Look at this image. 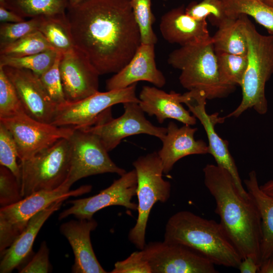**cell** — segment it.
<instances>
[{
  "instance_id": "16",
  "label": "cell",
  "mask_w": 273,
  "mask_h": 273,
  "mask_svg": "<svg viewBox=\"0 0 273 273\" xmlns=\"http://www.w3.org/2000/svg\"><path fill=\"white\" fill-rule=\"evenodd\" d=\"M59 70L67 102L81 100L99 92L100 74L87 57L75 47L62 54Z\"/></svg>"
},
{
  "instance_id": "38",
  "label": "cell",
  "mask_w": 273,
  "mask_h": 273,
  "mask_svg": "<svg viewBox=\"0 0 273 273\" xmlns=\"http://www.w3.org/2000/svg\"><path fill=\"white\" fill-rule=\"evenodd\" d=\"M23 198L20 184L7 167L0 166V205L4 207L17 203Z\"/></svg>"
},
{
  "instance_id": "13",
  "label": "cell",
  "mask_w": 273,
  "mask_h": 273,
  "mask_svg": "<svg viewBox=\"0 0 273 273\" xmlns=\"http://www.w3.org/2000/svg\"><path fill=\"white\" fill-rule=\"evenodd\" d=\"M123 104L124 111L120 117H110L82 129L96 134L108 152L115 148L123 139L132 135L143 133L157 137L161 141L164 139L167 127L156 126L147 120L139 103Z\"/></svg>"
},
{
  "instance_id": "9",
  "label": "cell",
  "mask_w": 273,
  "mask_h": 273,
  "mask_svg": "<svg viewBox=\"0 0 273 273\" xmlns=\"http://www.w3.org/2000/svg\"><path fill=\"white\" fill-rule=\"evenodd\" d=\"M137 83L119 89L98 92L81 100L57 105L52 124L83 129L103 120L111 107L127 102H140L136 95Z\"/></svg>"
},
{
  "instance_id": "14",
  "label": "cell",
  "mask_w": 273,
  "mask_h": 273,
  "mask_svg": "<svg viewBox=\"0 0 273 273\" xmlns=\"http://www.w3.org/2000/svg\"><path fill=\"white\" fill-rule=\"evenodd\" d=\"M137 183L135 169L126 172L98 194L67 202L72 206L61 212L58 218L61 220L73 215L77 219H90L97 211L114 205L137 210L138 204L131 201L136 195Z\"/></svg>"
},
{
  "instance_id": "23",
  "label": "cell",
  "mask_w": 273,
  "mask_h": 273,
  "mask_svg": "<svg viewBox=\"0 0 273 273\" xmlns=\"http://www.w3.org/2000/svg\"><path fill=\"white\" fill-rule=\"evenodd\" d=\"M66 198L61 199L40 210L29 220L22 232L1 254L0 272L10 273L20 265L29 255L40 229L55 211L59 210Z\"/></svg>"
},
{
  "instance_id": "4",
  "label": "cell",
  "mask_w": 273,
  "mask_h": 273,
  "mask_svg": "<svg viewBox=\"0 0 273 273\" xmlns=\"http://www.w3.org/2000/svg\"><path fill=\"white\" fill-rule=\"evenodd\" d=\"M167 62L180 71L179 80L184 88L201 92L207 100L225 98L234 90L235 86L226 84L220 77L212 37L173 50Z\"/></svg>"
},
{
  "instance_id": "46",
  "label": "cell",
  "mask_w": 273,
  "mask_h": 273,
  "mask_svg": "<svg viewBox=\"0 0 273 273\" xmlns=\"http://www.w3.org/2000/svg\"><path fill=\"white\" fill-rule=\"evenodd\" d=\"M262 2L268 6L273 8V0H261Z\"/></svg>"
},
{
  "instance_id": "15",
  "label": "cell",
  "mask_w": 273,
  "mask_h": 273,
  "mask_svg": "<svg viewBox=\"0 0 273 273\" xmlns=\"http://www.w3.org/2000/svg\"><path fill=\"white\" fill-rule=\"evenodd\" d=\"M183 95V103L200 121L206 131L209 154L212 155L217 165L224 168L231 174L242 196L246 199H250L249 194L242 185L235 160L229 150L228 142L221 138L215 129V125L222 123L225 118L219 117L217 113L211 115L207 113L205 106L207 99L203 93L188 90Z\"/></svg>"
},
{
  "instance_id": "2",
  "label": "cell",
  "mask_w": 273,
  "mask_h": 273,
  "mask_svg": "<svg viewBox=\"0 0 273 273\" xmlns=\"http://www.w3.org/2000/svg\"><path fill=\"white\" fill-rule=\"evenodd\" d=\"M204 183L216 203L220 223L242 259L251 257L260 265L261 218L251 198H243L231 174L224 168L207 164Z\"/></svg>"
},
{
  "instance_id": "24",
  "label": "cell",
  "mask_w": 273,
  "mask_h": 273,
  "mask_svg": "<svg viewBox=\"0 0 273 273\" xmlns=\"http://www.w3.org/2000/svg\"><path fill=\"white\" fill-rule=\"evenodd\" d=\"M244 183L247 192L257 207L261 218V264L273 254V197L261 191L255 170L249 172L248 178Z\"/></svg>"
},
{
  "instance_id": "28",
  "label": "cell",
  "mask_w": 273,
  "mask_h": 273,
  "mask_svg": "<svg viewBox=\"0 0 273 273\" xmlns=\"http://www.w3.org/2000/svg\"><path fill=\"white\" fill-rule=\"evenodd\" d=\"M230 18L250 16L273 35V8L261 0H221Z\"/></svg>"
},
{
  "instance_id": "31",
  "label": "cell",
  "mask_w": 273,
  "mask_h": 273,
  "mask_svg": "<svg viewBox=\"0 0 273 273\" xmlns=\"http://www.w3.org/2000/svg\"><path fill=\"white\" fill-rule=\"evenodd\" d=\"M218 68L226 84L241 85L247 65V56L216 52Z\"/></svg>"
},
{
  "instance_id": "3",
  "label": "cell",
  "mask_w": 273,
  "mask_h": 273,
  "mask_svg": "<svg viewBox=\"0 0 273 273\" xmlns=\"http://www.w3.org/2000/svg\"><path fill=\"white\" fill-rule=\"evenodd\" d=\"M164 241L183 245L215 265L238 268L242 258L220 222L191 211H179L168 219Z\"/></svg>"
},
{
  "instance_id": "33",
  "label": "cell",
  "mask_w": 273,
  "mask_h": 273,
  "mask_svg": "<svg viewBox=\"0 0 273 273\" xmlns=\"http://www.w3.org/2000/svg\"><path fill=\"white\" fill-rule=\"evenodd\" d=\"M25 113L16 90L0 66V119Z\"/></svg>"
},
{
  "instance_id": "25",
  "label": "cell",
  "mask_w": 273,
  "mask_h": 273,
  "mask_svg": "<svg viewBox=\"0 0 273 273\" xmlns=\"http://www.w3.org/2000/svg\"><path fill=\"white\" fill-rule=\"evenodd\" d=\"M216 26L218 29L212 37L216 52L247 55L248 44L244 14L236 18L229 17Z\"/></svg>"
},
{
  "instance_id": "20",
  "label": "cell",
  "mask_w": 273,
  "mask_h": 273,
  "mask_svg": "<svg viewBox=\"0 0 273 273\" xmlns=\"http://www.w3.org/2000/svg\"><path fill=\"white\" fill-rule=\"evenodd\" d=\"M159 29L168 42L181 47L206 41L211 38L206 20H198L187 14L184 6L170 10L160 19Z\"/></svg>"
},
{
  "instance_id": "45",
  "label": "cell",
  "mask_w": 273,
  "mask_h": 273,
  "mask_svg": "<svg viewBox=\"0 0 273 273\" xmlns=\"http://www.w3.org/2000/svg\"><path fill=\"white\" fill-rule=\"evenodd\" d=\"M83 0H69V7H73L74 6Z\"/></svg>"
},
{
  "instance_id": "39",
  "label": "cell",
  "mask_w": 273,
  "mask_h": 273,
  "mask_svg": "<svg viewBox=\"0 0 273 273\" xmlns=\"http://www.w3.org/2000/svg\"><path fill=\"white\" fill-rule=\"evenodd\" d=\"M111 273H152L149 262L141 250L131 253L124 260L117 261Z\"/></svg>"
},
{
  "instance_id": "22",
  "label": "cell",
  "mask_w": 273,
  "mask_h": 273,
  "mask_svg": "<svg viewBox=\"0 0 273 273\" xmlns=\"http://www.w3.org/2000/svg\"><path fill=\"white\" fill-rule=\"evenodd\" d=\"M139 105L149 116H155L162 123L166 119L176 120L184 124L195 125L197 119L183 106V94L167 93L155 86H144L140 93Z\"/></svg>"
},
{
  "instance_id": "36",
  "label": "cell",
  "mask_w": 273,
  "mask_h": 273,
  "mask_svg": "<svg viewBox=\"0 0 273 273\" xmlns=\"http://www.w3.org/2000/svg\"><path fill=\"white\" fill-rule=\"evenodd\" d=\"M16 142L9 130L0 122V164L8 168L19 183V165Z\"/></svg>"
},
{
  "instance_id": "1",
  "label": "cell",
  "mask_w": 273,
  "mask_h": 273,
  "mask_svg": "<svg viewBox=\"0 0 273 273\" xmlns=\"http://www.w3.org/2000/svg\"><path fill=\"white\" fill-rule=\"evenodd\" d=\"M66 15L75 47L100 75L119 72L141 44L130 0H83Z\"/></svg>"
},
{
  "instance_id": "42",
  "label": "cell",
  "mask_w": 273,
  "mask_h": 273,
  "mask_svg": "<svg viewBox=\"0 0 273 273\" xmlns=\"http://www.w3.org/2000/svg\"><path fill=\"white\" fill-rule=\"evenodd\" d=\"M24 18L14 12L0 5V21L1 23H15L24 21Z\"/></svg>"
},
{
  "instance_id": "29",
  "label": "cell",
  "mask_w": 273,
  "mask_h": 273,
  "mask_svg": "<svg viewBox=\"0 0 273 273\" xmlns=\"http://www.w3.org/2000/svg\"><path fill=\"white\" fill-rule=\"evenodd\" d=\"M59 53L56 50L51 49L21 57L0 55V66L29 70L39 76L54 64Z\"/></svg>"
},
{
  "instance_id": "32",
  "label": "cell",
  "mask_w": 273,
  "mask_h": 273,
  "mask_svg": "<svg viewBox=\"0 0 273 273\" xmlns=\"http://www.w3.org/2000/svg\"><path fill=\"white\" fill-rule=\"evenodd\" d=\"M133 16L141 35V43L155 44L157 37L153 29L155 17L151 0H130Z\"/></svg>"
},
{
  "instance_id": "19",
  "label": "cell",
  "mask_w": 273,
  "mask_h": 273,
  "mask_svg": "<svg viewBox=\"0 0 273 273\" xmlns=\"http://www.w3.org/2000/svg\"><path fill=\"white\" fill-rule=\"evenodd\" d=\"M97 225V222L93 218L71 220L60 226V231L68 241L74 253L73 272H107L98 261L90 241V234Z\"/></svg>"
},
{
  "instance_id": "30",
  "label": "cell",
  "mask_w": 273,
  "mask_h": 273,
  "mask_svg": "<svg viewBox=\"0 0 273 273\" xmlns=\"http://www.w3.org/2000/svg\"><path fill=\"white\" fill-rule=\"evenodd\" d=\"M54 49L43 34L36 31L0 48V55L21 57Z\"/></svg>"
},
{
  "instance_id": "18",
  "label": "cell",
  "mask_w": 273,
  "mask_h": 273,
  "mask_svg": "<svg viewBox=\"0 0 273 273\" xmlns=\"http://www.w3.org/2000/svg\"><path fill=\"white\" fill-rule=\"evenodd\" d=\"M155 44L140 46L129 62L119 72L106 81L107 90L122 89L146 81L161 88L165 85L166 78L156 64Z\"/></svg>"
},
{
  "instance_id": "34",
  "label": "cell",
  "mask_w": 273,
  "mask_h": 273,
  "mask_svg": "<svg viewBox=\"0 0 273 273\" xmlns=\"http://www.w3.org/2000/svg\"><path fill=\"white\" fill-rule=\"evenodd\" d=\"M42 16L15 23H1L0 25V48L21 38L38 31Z\"/></svg>"
},
{
  "instance_id": "37",
  "label": "cell",
  "mask_w": 273,
  "mask_h": 273,
  "mask_svg": "<svg viewBox=\"0 0 273 273\" xmlns=\"http://www.w3.org/2000/svg\"><path fill=\"white\" fill-rule=\"evenodd\" d=\"M62 53H59L54 64L45 72L39 76L42 85L57 105L65 103L67 101L64 94L59 64Z\"/></svg>"
},
{
  "instance_id": "11",
  "label": "cell",
  "mask_w": 273,
  "mask_h": 273,
  "mask_svg": "<svg viewBox=\"0 0 273 273\" xmlns=\"http://www.w3.org/2000/svg\"><path fill=\"white\" fill-rule=\"evenodd\" d=\"M12 134L20 161L30 158L60 140L69 139L74 129L36 120L26 113L0 119Z\"/></svg>"
},
{
  "instance_id": "27",
  "label": "cell",
  "mask_w": 273,
  "mask_h": 273,
  "mask_svg": "<svg viewBox=\"0 0 273 273\" xmlns=\"http://www.w3.org/2000/svg\"><path fill=\"white\" fill-rule=\"evenodd\" d=\"M6 7L21 17L35 18L66 13L69 0H0Z\"/></svg>"
},
{
  "instance_id": "6",
  "label": "cell",
  "mask_w": 273,
  "mask_h": 273,
  "mask_svg": "<svg viewBox=\"0 0 273 273\" xmlns=\"http://www.w3.org/2000/svg\"><path fill=\"white\" fill-rule=\"evenodd\" d=\"M132 165L137 176L138 215L128 237L130 242L141 250L146 244V231L151 209L157 202L165 203L168 201L171 184L162 177L163 168L158 152L140 156Z\"/></svg>"
},
{
  "instance_id": "17",
  "label": "cell",
  "mask_w": 273,
  "mask_h": 273,
  "mask_svg": "<svg viewBox=\"0 0 273 273\" xmlns=\"http://www.w3.org/2000/svg\"><path fill=\"white\" fill-rule=\"evenodd\" d=\"M1 67L15 87L25 113L36 120L52 124L57 105L48 94L39 76L29 70Z\"/></svg>"
},
{
  "instance_id": "10",
  "label": "cell",
  "mask_w": 273,
  "mask_h": 273,
  "mask_svg": "<svg viewBox=\"0 0 273 273\" xmlns=\"http://www.w3.org/2000/svg\"><path fill=\"white\" fill-rule=\"evenodd\" d=\"M70 146V166L64 181L70 187L78 180L93 175L126 172L111 159L100 139L82 129H74L68 139Z\"/></svg>"
},
{
  "instance_id": "26",
  "label": "cell",
  "mask_w": 273,
  "mask_h": 273,
  "mask_svg": "<svg viewBox=\"0 0 273 273\" xmlns=\"http://www.w3.org/2000/svg\"><path fill=\"white\" fill-rule=\"evenodd\" d=\"M38 31L54 49L62 54L75 48L66 12L42 16Z\"/></svg>"
},
{
  "instance_id": "7",
  "label": "cell",
  "mask_w": 273,
  "mask_h": 273,
  "mask_svg": "<svg viewBox=\"0 0 273 273\" xmlns=\"http://www.w3.org/2000/svg\"><path fill=\"white\" fill-rule=\"evenodd\" d=\"M69 140H59L19 165L21 194L23 198L40 191L53 190L66 180L70 166Z\"/></svg>"
},
{
  "instance_id": "8",
  "label": "cell",
  "mask_w": 273,
  "mask_h": 273,
  "mask_svg": "<svg viewBox=\"0 0 273 273\" xmlns=\"http://www.w3.org/2000/svg\"><path fill=\"white\" fill-rule=\"evenodd\" d=\"M65 182L56 189L40 191L23 198L13 204L1 207L0 252L7 249L22 232L30 219L56 201L89 192L92 186L84 185L74 190Z\"/></svg>"
},
{
  "instance_id": "40",
  "label": "cell",
  "mask_w": 273,
  "mask_h": 273,
  "mask_svg": "<svg viewBox=\"0 0 273 273\" xmlns=\"http://www.w3.org/2000/svg\"><path fill=\"white\" fill-rule=\"evenodd\" d=\"M49 250L45 242H42L39 250L31 261L20 271V273H46L50 268Z\"/></svg>"
},
{
  "instance_id": "41",
  "label": "cell",
  "mask_w": 273,
  "mask_h": 273,
  "mask_svg": "<svg viewBox=\"0 0 273 273\" xmlns=\"http://www.w3.org/2000/svg\"><path fill=\"white\" fill-rule=\"evenodd\" d=\"M260 265L251 257H246L242 259L238 268L241 273H256L258 272Z\"/></svg>"
},
{
  "instance_id": "35",
  "label": "cell",
  "mask_w": 273,
  "mask_h": 273,
  "mask_svg": "<svg viewBox=\"0 0 273 273\" xmlns=\"http://www.w3.org/2000/svg\"><path fill=\"white\" fill-rule=\"evenodd\" d=\"M187 14L198 20H206L209 17L217 25L229 18L221 0H202L199 3L192 2L186 8Z\"/></svg>"
},
{
  "instance_id": "21",
  "label": "cell",
  "mask_w": 273,
  "mask_h": 273,
  "mask_svg": "<svg viewBox=\"0 0 273 273\" xmlns=\"http://www.w3.org/2000/svg\"><path fill=\"white\" fill-rule=\"evenodd\" d=\"M197 130V128L191 125L184 124L179 127L174 122H169L165 136L162 141V147L158 152L164 173H168L174 164L184 157L209 154L208 145L203 140L195 139Z\"/></svg>"
},
{
  "instance_id": "43",
  "label": "cell",
  "mask_w": 273,
  "mask_h": 273,
  "mask_svg": "<svg viewBox=\"0 0 273 273\" xmlns=\"http://www.w3.org/2000/svg\"><path fill=\"white\" fill-rule=\"evenodd\" d=\"M258 273H273V254L262 262Z\"/></svg>"
},
{
  "instance_id": "12",
  "label": "cell",
  "mask_w": 273,
  "mask_h": 273,
  "mask_svg": "<svg viewBox=\"0 0 273 273\" xmlns=\"http://www.w3.org/2000/svg\"><path fill=\"white\" fill-rule=\"evenodd\" d=\"M152 273H216L214 264L179 244L152 242L141 250Z\"/></svg>"
},
{
  "instance_id": "44",
  "label": "cell",
  "mask_w": 273,
  "mask_h": 273,
  "mask_svg": "<svg viewBox=\"0 0 273 273\" xmlns=\"http://www.w3.org/2000/svg\"><path fill=\"white\" fill-rule=\"evenodd\" d=\"M260 188L264 193L273 197V179L260 186Z\"/></svg>"
},
{
  "instance_id": "5",
  "label": "cell",
  "mask_w": 273,
  "mask_h": 273,
  "mask_svg": "<svg viewBox=\"0 0 273 273\" xmlns=\"http://www.w3.org/2000/svg\"><path fill=\"white\" fill-rule=\"evenodd\" d=\"M247 38V65L240 86L242 98L240 105L224 118L238 117L253 108L263 115L268 109L265 94L267 81L273 73V35H263L244 15Z\"/></svg>"
}]
</instances>
